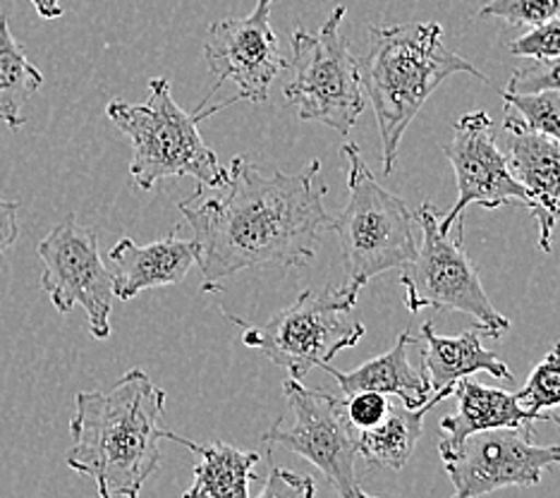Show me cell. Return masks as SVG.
<instances>
[{
  "label": "cell",
  "mask_w": 560,
  "mask_h": 498,
  "mask_svg": "<svg viewBox=\"0 0 560 498\" xmlns=\"http://www.w3.org/2000/svg\"><path fill=\"white\" fill-rule=\"evenodd\" d=\"M319 171L322 163L312 161L300 173L266 175L235 157L228 183L215 187V195L203 197L199 185L192 197L177 204L195 230L203 290H221L223 278L245 268H304L314 262L324 230L334 223V213L324 207L326 185H314Z\"/></svg>",
  "instance_id": "6da1fadb"
},
{
  "label": "cell",
  "mask_w": 560,
  "mask_h": 498,
  "mask_svg": "<svg viewBox=\"0 0 560 498\" xmlns=\"http://www.w3.org/2000/svg\"><path fill=\"white\" fill-rule=\"evenodd\" d=\"M165 391L142 369L108 391H82L70 421V470L94 479L101 498H135L161 465Z\"/></svg>",
  "instance_id": "7a4b0ae2"
},
{
  "label": "cell",
  "mask_w": 560,
  "mask_h": 498,
  "mask_svg": "<svg viewBox=\"0 0 560 498\" xmlns=\"http://www.w3.org/2000/svg\"><path fill=\"white\" fill-rule=\"evenodd\" d=\"M360 72L369 104L376 113L386 175L393 173L407 127L448 77L465 72L487 82L481 70L443 44L439 22L372 27Z\"/></svg>",
  "instance_id": "3957f363"
},
{
  "label": "cell",
  "mask_w": 560,
  "mask_h": 498,
  "mask_svg": "<svg viewBox=\"0 0 560 498\" xmlns=\"http://www.w3.org/2000/svg\"><path fill=\"white\" fill-rule=\"evenodd\" d=\"M108 120L132 142L130 175L139 189H154L168 177H195L203 187H223L228 169L199 135L201 115L175 104L171 82L154 77L144 104L110 101Z\"/></svg>",
  "instance_id": "277c9868"
},
{
  "label": "cell",
  "mask_w": 560,
  "mask_h": 498,
  "mask_svg": "<svg viewBox=\"0 0 560 498\" xmlns=\"http://www.w3.org/2000/svg\"><path fill=\"white\" fill-rule=\"evenodd\" d=\"M340 153L348 161V204L334 216L330 230L340 240L348 283L364 288L372 278L417 257L412 211L376 181L358 144H342Z\"/></svg>",
  "instance_id": "5b68a950"
},
{
  "label": "cell",
  "mask_w": 560,
  "mask_h": 498,
  "mask_svg": "<svg viewBox=\"0 0 560 498\" xmlns=\"http://www.w3.org/2000/svg\"><path fill=\"white\" fill-rule=\"evenodd\" d=\"M358 286L307 288L298 300L276 312L264 326H252L237 316L228 322L242 326V340L247 348L261 350L278 367H285L290 377L304 379L314 367H324L334 357L358 345L366 326L352 316L360 298Z\"/></svg>",
  "instance_id": "8992f818"
},
{
  "label": "cell",
  "mask_w": 560,
  "mask_h": 498,
  "mask_svg": "<svg viewBox=\"0 0 560 498\" xmlns=\"http://www.w3.org/2000/svg\"><path fill=\"white\" fill-rule=\"evenodd\" d=\"M346 12V5H338L316 34L302 27L292 32L290 77L283 86L285 101L302 120L324 123L338 135H350L366 108L360 66L340 34Z\"/></svg>",
  "instance_id": "52a82bcc"
},
{
  "label": "cell",
  "mask_w": 560,
  "mask_h": 498,
  "mask_svg": "<svg viewBox=\"0 0 560 498\" xmlns=\"http://www.w3.org/2000/svg\"><path fill=\"white\" fill-rule=\"evenodd\" d=\"M422 225V247L417 257L402 266L400 286L405 306L410 312H422L434 306L441 312L469 314L483 336L501 338L511 322L495 312L479 278L477 266L463 250V240H451L448 230L441 228V213L431 201H424L417 211Z\"/></svg>",
  "instance_id": "ba28073f"
},
{
  "label": "cell",
  "mask_w": 560,
  "mask_h": 498,
  "mask_svg": "<svg viewBox=\"0 0 560 498\" xmlns=\"http://www.w3.org/2000/svg\"><path fill=\"white\" fill-rule=\"evenodd\" d=\"M283 393L292 410V427L276 421L264 433L266 445L278 443L310 460L314 467L324 472L328 484H334L340 496H366L358 482V472H354L360 455V431L350 425L342 398L326 391L304 389L295 377L285 379Z\"/></svg>",
  "instance_id": "9c48e42d"
},
{
  "label": "cell",
  "mask_w": 560,
  "mask_h": 498,
  "mask_svg": "<svg viewBox=\"0 0 560 498\" xmlns=\"http://www.w3.org/2000/svg\"><path fill=\"white\" fill-rule=\"evenodd\" d=\"M36 254L44 262L42 290L54 302L56 312L70 314L74 306H82L89 334L96 340H106L116 292L110 268L101 259L96 230L82 225L70 213L36 245Z\"/></svg>",
  "instance_id": "30bf717a"
},
{
  "label": "cell",
  "mask_w": 560,
  "mask_h": 498,
  "mask_svg": "<svg viewBox=\"0 0 560 498\" xmlns=\"http://www.w3.org/2000/svg\"><path fill=\"white\" fill-rule=\"evenodd\" d=\"M529 425L483 429L451 449H439L457 498L487 496L505 487H534L551 465H560V445L532 443Z\"/></svg>",
  "instance_id": "8fae6325"
},
{
  "label": "cell",
  "mask_w": 560,
  "mask_h": 498,
  "mask_svg": "<svg viewBox=\"0 0 560 498\" xmlns=\"http://www.w3.org/2000/svg\"><path fill=\"white\" fill-rule=\"evenodd\" d=\"M273 0H257L247 18H225L213 22L203 42V60L213 74V96L225 82L237 86L231 99L261 104L269 99V89L276 77L288 68V60L278 48V38L271 30Z\"/></svg>",
  "instance_id": "7c38bea8"
},
{
  "label": "cell",
  "mask_w": 560,
  "mask_h": 498,
  "mask_svg": "<svg viewBox=\"0 0 560 498\" xmlns=\"http://www.w3.org/2000/svg\"><path fill=\"white\" fill-rule=\"evenodd\" d=\"M457 181V201L441 216V228L448 230L463 219L469 204L499 209L503 204H520L529 211L532 199L511 171L508 157L495 144L491 115L483 111L465 113L453 127V139L443 147Z\"/></svg>",
  "instance_id": "4fadbf2b"
},
{
  "label": "cell",
  "mask_w": 560,
  "mask_h": 498,
  "mask_svg": "<svg viewBox=\"0 0 560 498\" xmlns=\"http://www.w3.org/2000/svg\"><path fill=\"white\" fill-rule=\"evenodd\" d=\"M508 147H511V171L515 181L527 189L532 199L529 213L539 225V247L551 252L553 230L560 221V142L532 132L513 118H505Z\"/></svg>",
  "instance_id": "5bb4252c"
},
{
  "label": "cell",
  "mask_w": 560,
  "mask_h": 498,
  "mask_svg": "<svg viewBox=\"0 0 560 498\" xmlns=\"http://www.w3.org/2000/svg\"><path fill=\"white\" fill-rule=\"evenodd\" d=\"M108 262L113 292L127 302L151 288L180 286L189 268L197 264V242L177 238L175 230L149 245H137L132 238H122L108 252Z\"/></svg>",
  "instance_id": "9a60e30c"
},
{
  "label": "cell",
  "mask_w": 560,
  "mask_h": 498,
  "mask_svg": "<svg viewBox=\"0 0 560 498\" xmlns=\"http://www.w3.org/2000/svg\"><path fill=\"white\" fill-rule=\"evenodd\" d=\"M422 372L429 381V389L439 393L443 389H455V383L477 372H487L493 379L513 381L511 369L499 355L487 350L479 336L481 328L465 331V334L448 338L439 336L434 331V322L422 324Z\"/></svg>",
  "instance_id": "2e32d148"
},
{
  "label": "cell",
  "mask_w": 560,
  "mask_h": 498,
  "mask_svg": "<svg viewBox=\"0 0 560 498\" xmlns=\"http://www.w3.org/2000/svg\"><path fill=\"white\" fill-rule=\"evenodd\" d=\"M412 343H417V338L410 331H405L388 352L374 357V360L352 369V372H338L336 367H330V362H326L322 369H326L338 381L342 395H352L360 391L398 395L405 407H412L415 410V407H422L427 403L431 389L424 372H417L410 360H407V345Z\"/></svg>",
  "instance_id": "e0dca14e"
},
{
  "label": "cell",
  "mask_w": 560,
  "mask_h": 498,
  "mask_svg": "<svg viewBox=\"0 0 560 498\" xmlns=\"http://www.w3.org/2000/svg\"><path fill=\"white\" fill-rule=\"evenodd\" d=\"M453 395L457 398V410L441 419L443 439L439 449H451V445H457L475 431L539 421L517 403L515 393L481 386V383L469 381L467 377L455 383Z\"/></svg>",
  "instance_id": "ac0fdd59"
},
{
  "label": "cell",
  "mask_w": 560,
  "mask_h": 498,
  "mask_svg": "<svg viewBox=\"0 0 560 498\" xmlns=\"http://www.w3.org/2000/svg\"><path fill=\"white\" fill-rule=\"evenodd\" d=\"M163 439L187 445L199 455L195 465V482L185 491V498L213 496V498H249V479L259 455L254 451H240L231 443L211 441L197 443L180 433L163 429Z\"/></svg>",
  "instance_id": "d6986e66"
},
{
  "label": "cell",
  "mask_w": 560,
  "mask_h": 498,
  "mask_svg": "<svg viewBox=\"0 0 560 498\" xmlns=\"http://www.w3.org/2000/svg\"><path fill=\"white\" fill-rule=\"evenodd\" d=\"M455 389H443L434 393L422 407H405L393 405L381 425L372 429H362L358 433L360 455L366 460L369 467H388V470H402L417 449L419 433H422L424 417L429 410H434L439 403H443Z\"/></svg>",
  "instance_id": "ffe728a7"
},
{
  "label": "cell",
  "mask_w": 560,
  "mask_h": 498,
  "mask_svg": "<svg viewBox=\"0 0 560 498\" xmlns=\"http://www.w3.org/2000/svg\"><path fill=\"white\" fill-rule=\"evenodd\" d=\"M42 84V70L34 66L18 38L12 36L8 12H3L0 15V120L12 130H20L27 123L22 108L30 104Z\"/></svg>",
  "instance_id": "44dd1931"
},
{
  "label": "cell",
  "mask_w": 560,
  "mask_h": 498,
  "mask_svg": "<svg viewBox=\"0 0 560 498\" xmlns=\"http://www.w3.org/2000/svg\"><path fill=\"white\" fill-rule=\"evenodd\" d=\"M501 96L508 106V118H513L532 132L560 142V92L541 89V92L532 94H515L503 89Z\"/></svg>",
  "instance_id": "7402d4cb"
},
{
  "label": "cell",
  "mask_w": 560,
  "mask_h": 498,
  "mask_svg": "<svg viewBox=\"0 0 560 498\" xmlns=\"http://www.w3.org/2000/svg\"><path fill=\"white\" fill-rule=\"evenodd\" d=\"M515 395L529 415L551 421V413L546 410L560 405V343H556L551 352L532 369L527 383Z\"/></svg>",
  "instance_id": "603a6c76"
},
{
  "label": "cell",
  "mask_w": 560,
  "mask_h": 498,
  "mask_svg": "<svg viewBox=\"0 0 560 498\" xmlns=\"http://www.w3.org/2000/svg\"><path fill=\"white\" fill-rule=\"evenodd\" d=\"M495 18L513 27H537L560 18V0H487L477 12V20Z\"/></svg>",
  "instance_id": "cb8c5ba5"
},
{
  "label": "cell",
  "mask_w": 560,
  "mask_h": 498,
  "mask_svg": "<svg viewBox=\"0 0 560 498\" xmlns=\"http://www.w3.org/2000/svg\"><path fill=\"white\" fill-rule=\"evenodd\" d=\"M541 89H553V92H560V56L534 58V62H529V66L513 70L505 92L532 94V92H541Z\"/></svg>",
  "instance_id": "d4e9b609"
},
{
  "label": "cell",
  "mask_w": 560,
  "mask_h": 498,
  "mask_svg": "<svg viewBox=\"0 0 560 498\" xmlns=\"http://www.w3.org/2000/svg\"><path fill=\"white\" fill-rule=\"evenodd\" d=\"M508 50L525 58H558L560 56V18L537 24V27H529V32L515 38V42L508 46Z\"/></svg>",
  "instance_id": "484cf974"
},
{
  "label": "cell",
  "mask_w": 560,
  "mask_h": 498,
  "mask_svg": "<svg viewBox=\"0 0 560 498\" xmlns=\"http://www.w3.org/2000/svg\"><path fill=\"white\" fill-rule=\"evenodd\" d=\"M342 405H346V415L350 419V425L358 431L381 425L390 410V403L386 395L376 391H360L352 395H342Z\"/></svg>",
  "instance_id": "4316f807"
},
{
  "label": "cell",
  "mask_w": 560,
  "mask_h": 498,
  "mask_svg": "<svg viewBox=\"0 0 560 498\" xmlns=\"http://www.w3.org/2000/svg\"><path fill=\"white\" fill-rule=\"evenodd\" d=\"M316 494V484L312 477L295 475V472L273 467L269 479L264 482L259 491L261 498H312Z\"/></svg>",
  "instance_id": "83f0119b"
},
{
  "label": "cell",
  "mask_w": 560,
  "mask_h": 498,
  "mask_svg": "<svg viewBox=\"0 0 560 498\" xmlns=\"http://www.w3.org/2000/svg\"><path fill=\"white\" fill-rule=\"evenodd\" d=\"M20 201L0 199V257L3 252L15 245L20 238Z\"/></svg>",
  "instance_id": "f1b7e54d"
},
{
  "label": "cell",
  "mask_w": 560,
  "mask_h": 498,
  "mask_svg": "<svg viewBox=\"0 0 560 498\" xmlns=\"http://www.w3.org/2000/svg\"><path fill=\"white\" fill-rule=\"evenodd\" d=\"M30 3L36 8V12H39L44 20H58V18L66 15V10H62L60 0H30Z\"/></svg>",
  "instance_id": "f546056e"
},
{
  "label": "cell",
  "mask_w": 560,
  "mask_h": 498,
  "mask_svg": "<svg viewBox=\"0 0 560 498\" xmlns=\"http://www.w3.org/2000/svg\"><path fill=\"white\" fill-rule=\"evenodd\" d=\"M551 421H556V425L560 427V417H558V415H553V413H551Z\"/></svg>",
  "instance_id": "4dcf8cb0"
}]
</instances>
